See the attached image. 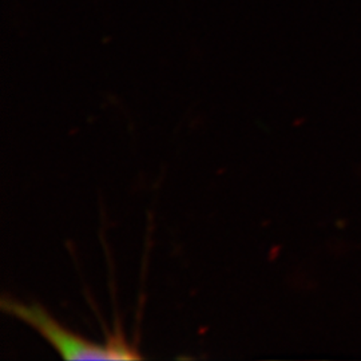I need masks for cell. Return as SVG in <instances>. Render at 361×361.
<instances>
[{
	"instance_id": "cell-1",
	"label": "cell",
	"mask_w": 361,
	"mask_h": 361,
	"mask_svg": "<svg viewBox=\"0 0 361 361\" xmlns=\"http://www.w3.org/2000/svg\"><path fill=\"white\" fill-rule=\"evenodd\" d=\"M1 308L38 331L67 360H131L138 357L123 338H113L107 345L94 344L67 331L37 304H25L4 297Z\"/></svg>"
}]
</instances>
